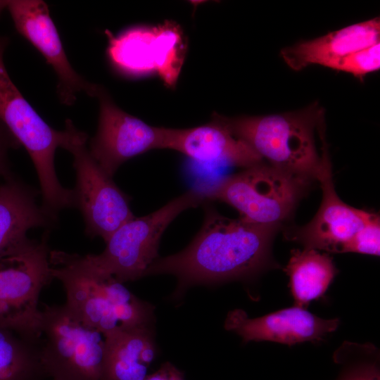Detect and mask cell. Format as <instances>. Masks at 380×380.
<instances>
[{
    "label": "cell",
    "mask_w": 380,
    "mask_h": 380,
    "mask_svg": "<svg viewBox=\"0 0 380 380\" xmlns=\"http://www.w3.org/2000/svg\"><path fill=\"white\" fill-rule=\"evenodd\" d=\"M203 225L184 250L157 258L145 276L170 274L179 296L197 284L217 283L258 273L270 261L271 246L280 224H257L221 215L206 202Z\"/></svg>",
    "instance_id": "6da1fadb"
},
{
    "label": "cell",
    "mask_w": 380,
    "mask_h": 380,
    "mask_svg": "<svg viewBox=\"0 0 380 380\" xmlns=\"http://www.w3.org/2000/svg\"><path fill=\"white\" fill-rule=\"evenodd\" d=\"M339 322L338 318L323 319L294 305L256 318L235 309L228 312L224 326L241 336L243 343L267 341L292 346L320 341L334 331Z\"/></svg>",
    "instance_id": "4fadbf2b"
},
{
    "label": "cell",
    "mask_w": 380,
    "mask_h": 380,
    "mask_svg": "<svg viewBox=\"0 0 380 380\" xmlns=\"http://www.w3.org/2000/svg\"><path fill=\"white\" fill-rule=\"evenodd\" d=\"M310 181L263 161L196 188L206 202L218 201L234 208L243 221L281 225L291 216Z\"/></svg>",
    "instance_id": "5b68a950"
},
{
    "label": "cell",
    "mask_w": 380,
    "mask_h": 380,
    "mask_svg": "<svg viewBox=\"0 0 380 380\" xmlns=\"http://www.w3.org/2000/svg\"><path fill=\"white\" fill-rule=\"evenodd\" d=\"M48 236L49 230L40 239L25 236L0 253V327L37 345L39 298L53 279Z\"/></svg>",
    "instance_id": "8992f818"
},
{
    "label": "cell",
    "mask_w": 380,
    "mask_h": 380,
    "mask_svg": "<svg viewBox=\"0 0 380 380\" xmlns=\"http://www.w3.org/2000/svg\"><path fill=\"white\" fill-rule=\"evenodd\" d=\"M7 6V1H3L0 0V15L1 14L2 11L6 8Z\"/></svg>",
    "instance_id": "484cf974"
},
{
    "label": "cell",
    "mask_w": 380,
    "mask_h": 380,
    "mask_svg": "<svg viewBox=\"0 0 380 380\" xmlns=\"http://www.w3.org/2000/svg\"><path fill=\"white\" fill-rule=\"evenodd\" d=\"M213 118L246 142L263 161L316 179L322 155L316 147L315 133L324 122V110L317 104L281 114L228 118L215 113Z\"/></svg>",
    "instance_id": "3957f363"
},
{
    "label": "cell",
    "mask_w": 380,
    "mask_h": 380,
    "mask_svg": "<svg viewBox=\"0 0 380 380\" xmlns=\"http://www.w3.org/2000/svg\"><path fill=\"white\" fill-rule=\"evenodd\" d=\"M284 270L289 277L294 305L305 309L324 294L338 272L328 254L311 248L292 251Z\"/></svg>",
    "instance_id": "d6986e66"
},
{
    "label": "cell",
    "mask_w": 380,
    "mask_h": 380,
    "mask_svg": "<svg viewBox=\"0 0 380 380\" xmlns=\"http://www.w3.org/2000/svg\"><path fill=\"white\" fill-rule=\"evenodd\" d=\"M205 202L197 188L190 189L147 215L134 216L113 233L103 252L85 255L99 270L122 283L137 280L158 258L167 226L183 211Z\"/></svg>",
    "instance_id": "ba28073f"
},
{
    "label": "cell",
    "mask_w": 380,
    "mask_h": 380,
    "mask_svg": "<svg viewBox=\"0 0 380 380\" xmlns=\"http://www.w3.org/2000/svg\"><path fill=\"white\" fill-rule=\"evenodd\" d=\"M40 359L51 380H106L105 335L64 305L41 310Z\"/></svg>",
    "instance_id": "52a82bcc"
},
{
    "label": "cell",
    "mask_w": 380,
    "mask_h": 380,
    "mask_svg": "<svg viewBox=\"0 0 380 380\" xmlns=\"http://www.w3.org/2000/svg\"><path fill=\"white\" fill-rule=\"evenodd\" d=\"M8 44L7 37H0V122L27 151L39 182L41 205L58 218L60 211L74 207L73 191L61 185L54 164L56 151L62 148L65 132L50 126L11 80L4 62Z\"/></svg>",
    "instance_id": "277c9868"
},
{
    "label": "cell",
    "mask_w": 380,
    "mask_h": 380,
    "mask_svg": "<svg viewBox=\"0 0 380 380\" xmlns=\"http://www.w3.org/2000/svg\"><path fill=\"white\" fill-rule=\"evenodd\" d=\"M334 357L346 364L337 380H380L379 353L373 345L345 342Z\"/></svg>",
    "instance_id": "44dd1931"
},
{
    "label": "cell",
    "mask_w": 380,
    "mask_h": 380,
    "mask_svg": "<svg viewBox=\"0 0 380 380\" xmlns=\"http://www.w3.org/2000/svg\"><path fill=\"white\" fill-rule=\"evenodd\" d=\"M380 218L376 215L353 236L347 244L345 253L379 255Z\"/></svg>",
    "instance_id": "603a6c76"
},
{
    "label": "cell",
    "mask_w": 380,
    "mask_h": 380,
    "mask_svg": "<svg viewBox=\"0 0 380 380\" xmlns=\"http://www.w3.org/2000/svg\"><path fill=\"white\" fill-rule=\"evenodd\" d=\"M49 263L53 278L65 291V305L87 325L103 334L151 325L154 308L99 270L86 255L51 250Z\"/></svg>",
    "instance_id": "7a4b0ae2"
},
{
    "label": "cell",
    "mask_w": 380,
    "mask_h": 380,
    "mask_svg": "<svg viewBox=\"0 0 380 380\" xmlns=\"http://www.w3.org/2000/svg\"><path fill=\"white\" fill-rule=\"evenodd\" d=\"M328 68L362 78L380 68V42L353 52L329 64Z\"/></svg>",
    "instance_id": "7402d4cb"
},
{
    "label": "cell",
    "mask_w": 380,
    "mask_h": 380,
    "mask_svg": "<svg viewBox=\"0 0 380 380\" xmlns=\"http://www.w3.org/2000/svg\"><path fill=\"white\" fill-rule=\"evenodd\" d=\"M104 335L106 380H144L156 354L151 326L117 329Z\"/></svg>",
    "instance_id": "e0dca14e"
},
{
    "label": "cell",
    "mask_w": 380,
    "mask_h": 380,
    "mask_svg": "<svg viewBox=\"0 0 380 380\" xmlns=\"http://www.w3.org/2000/svg\"><path fill=\"white\" fill-rule=\"evenodd\" d=\"M20 146L13 136L0 122V176L6 177L11 174L8 153L10 149H16Z\"/></svg>",
    "instance_id": "cb8c5ba5"
},
{
    "label": "cell",
    "mask_w": 380,
    "mask_h": 380,
    "mask_svg": "<svg viewBox=\"0 0 380 380\" xmlns=\"http://www.w3.org/2000/svg\"><path fill=\"white\" fill-rule=\"evenodd\" d=\"M107 56L114 68L127 76L158 72L160 60L158 27H129L117 35L106 31Z\"/></svg>",
    "instance_id": "ac0fdd59"
},
{
    "label": "cell",
    "mask_w": 380,
    "mask_h": 380,
    "mask_svg": "<svg viewBox=\"0 0 380 380\" xmlns=\"http://www.w3.org/2000/svg\"><path fill=\"white\" fill-rule=\"evenodd\" d=\"M144 380H184V374L171 363L166 362Z\"/></svg>",
    "instance_id": "d4e9b609"
},
{
    "label": "cell",
    "mask_w": 380,
    "mask_h": 380,
    "mask_svg": "<svg viewBox=\"0 0 380 380\" xmlns=\"http://www.w3.org/2000/svg\"><path fill=\"white\" fill-rule=\"evenodd\" d=\"M40 191L12 173L0 184V253L32 228L53 227L56 220L37 202Z\"/></svg>",
    "instance_id": "2e32d148"
},
{
    "label": "cell",
    "mask_w": 380,
    "mask_h": 380,
    "mask_svg": "<svg viewBox=\"0 0 380 380\" xmlns=\"http://www.w3.org/2000/svg\"><path fill=\"white\" fill-rule=\"evenodd\" d=\"M324 132L320 133L322 163L316 177L322 191L321 204L312 220L291 234V239L305 248L345 253L353 236L376 213L348 205L336 194Z\"/></svg>",
    "instance_id": "8fae6325"
},
{
    "label": "cell",
    "mask_w": 380,
    "mask_h": 380,
    "mask_svg": "<svg viewBox=\"0 0 380 380\" xmlns=\"http://www.w3.org/2000/svg\"><path fill=\"white\" fill-rule=\"evenodd\" d=\"M95 97L99 101L98 128L88 149L110 177L128 160L151 150L166 148L169 128L151 126L125 112L100 85Z\"/></svg>",
    "instance_id": "30bf717a"
},
{
    "label": "cell",
    "mask_w": 380,
    "mask_h": 380,
    "mask_svg": "<svg viewBox=\"0 0 380 380\" xmlns=\"http://www.w3.org/2000/svg\"><path fill=\"white\" fill-rule=\"evenodd\" d=\"M39 346L0 327V380H44Z\"/></svg>",
    "instance_id": "ffe728a7"
},
{
    "label": "cell",
    "mask_w": 380,
    "mask_h": 380,
    "mask_svg": "<svg viewBox=\"0 0 380 380\" xmlns=\"http://www.w3.org/2000/svg\"><path fill=\"white\" fill-rule=\"evenodd\" d=\"M6 8L17 32L41 53L56 74L61 102L72 105L81 91L95 97L98 84L84 80L72 67L47 4L42 0H8Z\"/></svg>",
    "instance_id": "7c38bea8"
},
{
    "label": "cell",
    "mask_w": 380,
    "mask_h": 380,
    "mask_svg": "<svg viewBox=\"0 0 380 380\" xmlns=\"http://www.w3.org/2000/svg\"><path fill=\"white\" fill-rule=\"evenodd\" d=\"M64 130L62 148L72 155L76 175L74 207L82 215L85 234L91 238L99 236L106 243L114 232L134 217L129 198L91 156L87 133L78 129L70 119L65 120Z\"/></svg>",
    "instance_id": "9c48e42d"
},
{
    "label": "cell",
    "mask_w": 380,
    "mask_h": 380,
    "mask_svg": "<svg viewBox=\"0 0 380 380\" xmlns=\"http://www.w3.org/2000/svg\"><path fill=\"white\" fill-rule=\"evenodd\" d=\"M379 39L380 20L375 18L284 48L281 54L294 70L312 64L327 67L343 56L379 42Z\"/></svg>",
    "instance_id": "9a60e30c"
},
{
    "label": "cell",
    "mask_w": 380,
    "mask_h": 380,
    "mask_svg": "<svg viewBox=\"0 0 380 380\" xmlns=\"http://www.w3.org/2000/svg\"><path fill=\"white\" fill-rule=\"evenodd\" d=\"M166 148L210 167L243 169L263 160L243 141L212 118L208 124L186 129L169 128Z\"/></svg>",
    "instance_id": "5bb4252c"
}]
</instances>
